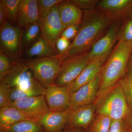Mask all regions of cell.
Instances as JSON below:
<instances>
[{"label": "cell", "instance_id": "6da1fadb", "mask_svg": "<svg viewBox=\"0 0 132 132\" xmlns=\"http://www.w3.org/2000/svg\"><path fill=\"white\" fill-rule=\"evenodd\" d=\"M112 20V16L108 13L85 11L78 34L65 53L67 58L86 53L108 30Z\"/></svg>", "mask_w": 132, "mask_h": 132}, {"label": "cell", "instance_id": "7a4b0ae2", "mask_svg": "<svg viewBox=\"0 0 132 132\" xmlns=\"http://www.w3.org/2000/svg\"><path fill=\"white\" fill-rule=\"evenodd\" d=\"M132 52L131 45L119 40L111 56L102 68L101 81L97 98L113 87L125 76Z\"/></svg>", "mask_w": 132, "mask_h": 132}, {"label": "cell", "instance_id": "3957f363", "mask_svg": "<svg viewBox=\"0 0 132 132\" xmlns=\"http://www.w3.org/2000/svg\"><path fill=\"white\" fill-rule=\"evenodd\" d=\"M94 103L96 106V115L106 116L113 120H123L130 111L119 82L96 98Z\"/></svg>", "mask_w": 132, "mask_h": 132}, {"label": "cell", "instance_id": "277c9868", "mask_svg": "<svg viewBox=\"0 0 132 132\" xmlns=\"http://www.w3.org/2000/svg\"><path fill=\"white\" fill-rule=\"evenodd\" d=\"M67 59L65 53L58 54L53 56L30 59L24 63L36 79L46 88L54 83L62 65Z\"/></svg>", "mask_w": 132, "mask_h": 132}, {"label": "cell", "instance_id": "5b68a950", "mask_svg": "<svg viewBox=\"0 0 132 132\" xmlns=\"http://www.w3.org/2000/svg\"><path fill=\"white\" fill-rule=\"evenodd\" d=\"M0 80V86L7 89L27 90L41 85L28 68L20 61H15L10 72Z\"/></svg>", "mask_w": 132, "mask_h": 132}, {"label": "cell", "instance_id": "8992f818", "mask_svg": "<svg viewBox=\"0 0 132 132\" xmlns=\"http://www.w3.org/2000/svg\"><path fill=\"white\" fill-rule=\"evenodd\" d=\"M90 61L88 53L67 58L62 65L54 84L61 86L71 85Z\"/></svg>", "mask_w": 132, "mask_h": 132}, {"label": "cell", "instance_id": "52a82bcc", "mask_svg": "<svg viewBox=\"0 0 132 132\" xmlns=\"http://www.w3.org/2000/svg\"><path fill=\"white\" fill-rule=\"evenodd\" d=\"M21 28L8 21L0 28L1 49L10 58L16 59L21 51Z\"/></svg>", "mask_w": 132, "mask_h": 132}, {"label": "cell", "instance_id": "ba28073f", "mask_svg": "<svg viewBox=\"0 0 132 132\" xmlns=\"http://www.w3.org/2000/svg\"><path fill=\"white\" fill-rule=\"evenodd\" d=\"M119 25L117 22L112 23L105 34L97 41L88 53L90 61L104 62L118 39Z\"/></svg>", "mask_w": 132, "mask_h": 132}, {"label": "cell", "instance_id": "9c48e42d", "mask_svg": "<svg viewBox=\"0 0 132 132\" xmlns=\"http://www.w3.org/2000/svg\"><path fill=\"white\" fill-rule=\"evenodd\" d=\"M39 23L43 38L50 46L56 49L57 40L64 31L57 5L53 8L46 17L40 19Z\"/></svg>", "mask_w": 132, "mask_h": 132}, {"label": "cell", "instance_id": "30bf717a", "mask_svg": "<svg viewBox=\"0 0 132 132\" xmlns=\"http://www.w3.org/2000/svg\"><path fill=\"white\" fill-rule=\"evenodd\" d=\"M9 105L37 121L50 111L43 95L20 99L12 102Z\"/></svg>", "mask_w": 132, "mask_h": 132}, {"label": "cell", "instance_id": "8fae6325", "mask_svg": "<svg viewBox=\"0 0 132 132\" xmlns=\"http://www.w3.org/2000/svg\"><path fill=\"white\" fill-rule=\"evenodd\" d=\"M96 112L94 102L68 109L67 121L64 130L75 128L89 129L95 118Z\"/></svg>", "mask_w": 132, "mask_h": 132}, {"label": "cell", "instance_id": "7c38bea8", "mask_svg": "<svg viewBox=\"0 0 132 132\" xmlns=\"http://www.w3.org/2000/svg\"><path fill=\"white\" fill-rule=\"evenodd\" d=\"M45 95L50 111L62 112L69 109L71 93L68 86H61L54 83L46 88Z\"/></svg>", "mask_w": 132, "mask_h": 132}, {"label": "cell", "instance_id": "4fadbf2b", "mask_svg": "<svg viewBox=\"0 0 132 132\" xmlns=\"http://www.w3.org/2000/svg\"><path fill=\"white\" fill-rule=\"evenodd\" d=\"M101 78V73H99L90 82L71 93L69 109L94 103L97 98Z\"/></svg>", "mask_w": 132, "mask_h": 132}, {"label": "cell", "instance_id": "5bb4252c", "mask_svg": "<svg viewBox=\"0 0 132 132\" xmlns=\"http://www.w3.org/2000/svg\"><path fill=\"white\" fill-rule=\"evenodd\" d=\"M64 31L70 26L80 24L83 13L81 10L69 1H63L57 5Z\"/></svg>", "mask_w": 132, "mask_h": 132}, {"label": "cell", "instance_id": "9a60e30c", "mask_svg": "<svg viewBox=\"0 0 132 132\" xmlns=\"http://www.w3.org/2000/svg\"><path fill=\"white\" fill-rule=\"evenodd\" d=\"M38 1L21 0L17 19L18 26L25 28L30 24L39 22Z\"/></svg>", "mask_w": 132, "mask_h": 132}, {"label": "cell", "instance_id": "2e32d148", "mask_svg": "<svg viewBox=\"0 0 132 132\" xmlns=\"http://www.w3.org/2000/svg\"><path fill=\"white\" fill-rule=\"evenodd\" d=\"M68 110L62 112L49 111L38 122L46 132H60L65 129L68 116Z\"/></svg>", "mask_w": 132, "mask_h": 132}, {"label": "cell", "instance_id": "e0dca14e", "mask_svg": "<svg viewBox=\"0 0 132 132\" xmlns=\"http://www.w3.org/2000/svg\"><path fill=\"white\" fill-rule=\"evenodd\" d=\"M102 64L98 61H90L79 75L71 85L68 86L70 93H73L93 80L100 73Z\"/></svg>", "mask_w": 132, "mask_h": 132}, {"label": "cell", "instance_id": "ac0fdd59", "mask_svg": "<svg viewBox=\"0 0 132 132\" xmlns=\"http://www.w3.org/2000/svg\"><path fill=\"white\" fill-rule=\"evenodd\" d=\"M24 120L35 121L19 109L11 106L0 108V128L7 127Z\"/></svg>", "mask_w": 132, "mask_h": 132}, {"label": "cell", "instance_id": "d6986e66", "mask_svg": "<svg viewBox=\"0 0 132 132\" xmlns=\"http://www.w3.org/2000/svg\"><path fill=\"white\" fill-rule=\"evenodd\" d=\"M58 54L56 49L53 48L46 42L42 36L32 45L26 52V55L30 59L42 58L53 56Z\"/></svg>", "mask_w": 132, "mask_h": 132}, {"label": "cell", "instance_id": "ffe728a7", "mask_svg": "<svg viewBox=\"0 0 132 132\" xmlns=\"http://www.w3.org/2000/svg\"><path fill=\"white\" fill-rule=\"evenodd\" d=\"M97 6L113 13L127 14L132 7V0H103L98 2Z\"/></svg>", "mask_w": 132, "mask_h": 132}, {"label": "cell", "instance_id": "44dd1931", "mask_svg": "<svg viewBox=\"0 0 132 132\" xmlns=\"http://www.w3.org/2000/svg\"><path fill=\"white\" fill-rule=\"evenodd\" d=\"M1 132H46L38 121L24 120L5 128H0Z\"/></svg>", "mask_w": 132, "mask_h": 132}, {"label": "cell", "instance_id": "7402d4cb", "mask_svg": "<svg viewBox=\"0 0 132 132\" xmlns=\"http://www.w3.org/2000/svg\"><path fill=\"white\" fill-rule=\"evenodd\" d=\"M7 89L10 104L12 102L24 98L45 95L46 91V88L42 85L27 90Z\"/></svg>", "mask_w": 132, "mask_h": 132}, {"label": "cell", "instance_id": "603a6c76", "mask_svg": "<svg viewBox=\"0 0 132 132\" xmlns=\"http://www.w3.org/2000/svg\"><path fill=\"white\" fill-rule=\"evenodd\" d=\"M41 34L39 22L30 24L24 28L22 34L21 50L30 47L40 37Z\"/></svg>", "mask_w": 132, "mask_h": 132}, {"label": "cell", "instance_id": "cb8c5ba5", "mask_svg": "<svg viewBox=\"0 0 132 132\" xmlns=\"http://www.w3.org/2000/svg\"><path fill=\"white\" fill-rule=\"evenodd\" d=\"M112 119L106 116L97 114L88 132H109Z\"/></svg>", "mask_w": 132, "mask_h": 132}, {"label": "cell", "instance_id": "d4e9b609", "mask_svg": "<svg viewBox=\"0 0 132 132\" xmlns=\"http://www.w3.org/2000/svg\"><path fill=\"white\" fill-rule=\"evenodd\" d=\"M21 0H1L8 15L9 20L12 24L17 23L19 6Z\"/></svg>", "mask_w": 132, "mask_h": 132}, {"label": "cell", "instance_id": "484cf974", "mask_svg": "<svg viewBox=\"0 0 132 132\" xmlns=\"http://www.w3.org/2000/svg\"><path fill=\"white\" fill-rule=\"evenodd\" d=\"M130 110H132V73H127L119 82Z\"/></svg>", "mask_w": 132, "mask_h": 132}, {"label": "cell", "instance_id": "4316f807", "mask_svg": "<svg viewBox=\"0 0 132 132\" xmlns=\"http://www.w3.org/2000/svg\"><path fill=\"white\" fill-rule=\"evenodd\" d=\"M15 63V61L11 60L10 57L0 50V80L10 72Z\"/></svg>", "mask_w": 132, "mask_h": 132}, {"label": "cell", "instance_id": "83f0119b", "mask_svg": "<svg viewBox=\"0 0 132 132\" xmlns=\"http://www.w3.org/2000/svg\"><path fill=\"white\" fill-rule=\"evenodd\" d=\"M62 0H38V10L40 19H44L55 5L62 2Z\"/></svg>", "mask_w": 132, "mask_h": 132}, {"label": "cell", "instance_id": "f1b7e54d", "mask_svg": "<svg viewBox=\"0 0 132 132\" xmlns=\"http://www.w3.org/2000/svg\"><path fill=\"white\" fill-rule=\"evenodd\" d=\"M118 39L132 46V19L126 22L120 32L118 33Z\"/></svg>", "mask_w": 132, "mask_h": 132}, {"label": "cell", "instance_id": "f546056e", "mask_svg": "<svg viewBox=\"0 0 132 132\" xmlns=\"http://www.w3.org/2000/svg\"><path fill=\"white\" fill-rule=\"evenodd\" d=\"M70 1L81 9H84L86 11H92L95 7L97 6L99 1L95 0H72Z\"/></svg>", "mask_w": 132, "mask_h": 132}, {"label": "cell", "instance_id": "4dcf8cb0", "mask_svg": "<svg viewBox=\"0 0 132 132\" xmlns=\"http://www.w3.org/2000/svg\"><path fill=\"white\" fill-rule=\"evenodd\" d=\"M80 24H76L68 27L62 32L60 36L64 37L69 40H73L78 34Z\"/></svg>", "mask_w": 132, "mask_h": 132}, {"label": "cell", "instance_id": "1f68e13d", "mask_svg": "<svg viewBox=\"0 0 132 132\" xmlns=\"http://www.w3.org/2000/svg\"><path fill=\"white\" fill-rule=\"evenodd\" d=\"M71 43L67 39L61 36L59 37L56 44V49L58 54L65 53L68 49Z\"/></svg>", "mask_w": 132, "mask_h": 132}, {"label": "cell", "instance_id": "d6a6232c", "mask_svg": "<svg viewBox=\"0 0 132 132\" xmlns=\"http://www.w3.org/2000/svg\"><path fill=\"white\" fill-rule=\"evenodd\" d=\"M109 132H126L124 120H112Z\"/></svg>", "mask_w": 132, "mask_h": 132}, {"label": "cell", "instance_id": "836d02e7", "mask_svg": "<svg viewBox=\"0 0 132 132\" xmlns=\"http://www.w3.org/2000/svg\"><path fill=\"white\" fill-rule=\"evenodd\" d=\"M123 120L125 123V132H132V110H130Z\"/></svg>", "mask_w": 132, "mask_h": 132}, {"label": "cell", "instance_id": "e575fe53", "mask_svg": "<svg viewBox=\"0 0 132 132\" xmlns=\"http://www.w3.org/2000/svg\"><path fill=\"white\" fill-rule=\"evenodd\" d=\"M8 15L6 10L2 3L0 2V26L8 21Z\"/></svg>", "mask_w": 132, "mask_h": 132}, {"label": "cell", "instance_id": "d590c367", "mask_svg": "<svg viewBox=\"0 0 132 132\" xmlns=\"http://www.w3.org/2000/svg\"><path fill=\"white\" fill-rule=\"evenodd\" d=\"M127 73H132V52L128 61Z\"/></svg>", "mask_w": 132, "mask_h": 132}, {"label": "cell", "instance_id": "8d00e7d4", "mask_svg": "<svg viewBox=\"0 0 132 132\" xmlns=\"http://www.w3.org/2000/svg\"><path fill=\"white\" fill-rule=\"evenodd\" d=\"M60 132H86V130L82 128H75L71 130H64Z\"/></svg>", "mask_w": 132, "mask_h": 132}, {"label": "cell", "instance_id": "74e56055", "mask_svg": "<svg viewBox=\"0 0 132 132\" xmlns=\"http://www.w3.org/2000/svg\"><path fill=\"white\" fill-rule=\"evenodd\" d=\"M127 15L130 19H132V7L128 13Z\"/></svg>", "mask_w": 132, "mask_h": 132}]
</instances>
